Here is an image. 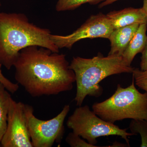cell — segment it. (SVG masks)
Returning a JSON list of instances; mask_svg holds the SVG:
<instances>
[{
  "mask_svg": "<svg viewBox=\"0 0 147 147\" xmlns=\"http://www.w3.org/2000/svg\"><path fill=\"white\" fill-rule=\"evenodd\" d=\"M147 24L139 25L137 31L129 43L123 54V57L129 65L131 66V63L135 56L142 53L147 41L146 32Z\"/></svg>",
  "mask_w": 147,
  "mask_h": 147,
  "instance_id": "obj_11",
  "label": "cell"
},
{
  "mask_svg": "<svg viewBox=\"0 0 147 147\" xmlns=\"http://www.w3.org/2000/svg\"><path fill=\"white\" fill-rule=\"evenodd\" d=\"M129 128L131 133L141 137L140 147H147V121L146 120L131 119Z\"/></svg>",
  "mask_w": 147,
  "mask_h": 147,
  "instance_id": "obj_14",
  "label": "cell"
},
{
  "mask_svg": "<svg viewBox=\"0 0 147 147\" xmlns=\"http://www.w3.org/2000/svg\"><path fill=\"white\" fill-rule=\"evenodd\" d=\"M1 3H0V6H1Z\"/></svg>",
  "mask_w": 147,
  "mask_h": 147,
  "instance_id": "obj_21",
  "label": "cell"
},
{
  "mask_svg": "<svg viewBox=\"0 0 147 147\" xmlns=\"http://www.w3.org/2000/svg\"><path fill=\"white\" fill-rule=\"evenodd\" d=\"M139 25L134 24L113 30L108 38L111 47L108 55L122 56Z\"/></svg>",
  "mask_w": 147,
  "mask_h": 147,
  "instance_id": "obj_10",
  "label": "cell"
},
{
  "mask_svg": "<svg viewBox=\"0 0 147 147\" xmlns=\"http://www.w3.org/2000/svg\"><path fill=\"white\" fill-rule=\"evenodd\" d=\"M11 96L0 83V143L7 127V115Z\"/></svg>",
  "mask_w": 147,
  "mask_h": 147,
  "instance_id": "obj_12",
  "label": "cell"
},
{
  "mask_svg": "<svg viewBox=\"0 0 147 147\" xmlns=\"http://www.w3.org/2000/svg\"><path fill=\"white\" fill-rule=\"evenodd\" d=\"M106 15L114 30L134 24H147V14L142 8L127 7L110 11Z\"/></svg>",
  "mask_w": 147,
  "mask_h": 147,
  "instance_id": "obj_9",
  "label": "cell"
},
{
  "mask_svg": "<svg viewBox=\"0 0 147 147\" xmlns=\"http://www.w3.org/2000/svg\"><path fill=\"white\" fill-rule=\"evenodd\" d=\"M51 31L30 23L24 13L0 12V63L9 70L20 51L32 45L55 53L59 49L50 38Z\"/></svg>",
  "mask_w": 147,
  "mask_h": 147,
  "instance_id": "obj_2",
  "label": "cell"
},
{
  "mask_svg": "<svg viewBox=\"0 0 147 147\" xmlns=\"http://www.w3.org/2000/svg\"><path fill=\"white\" fill-rule=\"evenodd\" d=\"M142 8L147 14V0H144L143 5Z\"/></svg>",
  "mask_w": 147,
  "mask_h": 147,
  "instance_id": "obj_20",
  "label": "cell"
},
{
  "mask_svg": "<svg viewBox=\"0 0 147 147\" xmlns=\"http://www.w3.org/2000/svg\"><path fill=\"white\" fill-rule=\"evenodd\" d=\"M13 66L17 84L32 97L69 91L76 81L66 55L45 47L32 45L22 49Z\"/></svg>",
  "mask_w": 147,
  "mask_h": 147,
  "instance_id": "obj_1",
  "label": "cell"
},
{
  "mask_svg": "<svg viewBox=\"0 0 147 147\" xmlns=\"http://www.w3.org/2000/svg\"><path fill=\"white\" fill-rule=\"evenodd\" d=\"M66 143L71 147H98L86 142L84 139L73 131L69 133L65 139Z\"/></svg>",
  "mask_w": 147,
  "mask_h": 147,
  "instance_id": "obj_15",
  "label": "cell"
},
{
  "mask_svg": "<svg viewBox=\"0 0 147 147\" xmlns=\"http://www.w3.org/2000/svg\"><path fill=\"white\" fill-rule=\"evenodd\" d=\"M118 1L119 0H106L105 1L99 4V5H98V8H102L106 6L110 5L113 4V3Z\"/></svg>",
  "mask_w": 147,
  "mask_h": 147,
  "instance_id": "obj_19",
  "label": "cell"
},
{
  "mask_svg": "<svg viewBox=\"0 0 147 147\" xmlns=\"http://www.w3.org/2000/svg\"><path fill=\"white\" fill-rule=\"evenodd\" d=\"M3 147H33L29 134L25 104L11 98L6 130L1 141Z\"/></svg>",
  "mask_w": 147,
  "mask_h": 147,
  "instance_id": "obj_8",
  "label": "cell"
},
{
  "mask_svg": "<svg viewBox=\"0 0 147 147\" xmlns=\"http://www.w3.org/2000/svg\"><path fill=\"white\" fill-rule=\"evenodd\" d=\"M69 110V105H65L55 117L42 120L34 115L32 106L25 104L28 128L33 146L51 147L55 143H61L65 132L64 122Z\"/></svg>",
  "mask_w": 147,
  "mask_h": 147,
  "instance_id": "obj_6",
  "label": "cell"
},
{
  "mask_svg": "<svg viewBox=\"0 0 147 147\" xmlns=\"http://www.w3.org/2000/svg\"><path fill=\"white\" fill-rule=\"evenodd\" d=\"M74 72L76 84L75 101L82 106L87 96L99 97L103 89L99 84L108 76L122 73H132L134 68L129 65L123 57L118 55L107 57L98 53L91 59L74 57L69 64Z\"/></svg>",
  "mask_w": 147,
  "mask_h": 147,
  "instance_id": "obj_3",
  "label": "cell"
},
{
  "mask_svg": "<svg viewBox=\"0 0 147 147\" xmlns=\"http://www.w3.org/2000/svg\"><path fill=\"white\" fill-rule=\"evenodd\" d=\"M132 74L135 85L147 92V71L134 68Z\"/></svg>",
  "mask_w": 147,
  "mask_h": 147,
  "instance_id": "obj_16",
  "label": "cell"
},
{
  "mask_svg": "<svg viewBox=\"0 0 147 147\" xmlns=\"http://www.w3.org/2000/svg\"><path fill=\"white\" fill-rule=\"evenodd\" d=\"M114 29L106 15L99 13L92 15L79 28L66 36L51 34L50 38L59 48L71 49L78 41L86 38L108 39Z\"/></svg>",
  "mask_w": 147,
  "mask_h": 147,
  "instance_id": "obj_7",
  "label": "cell"
},
{
  "mask_svg": "<svg viewBox=\"0 0 147 147\" xmlns=\"http://www.w3.org/2000/svg\"><path fill=\"white\" fill-rule=\"evenodd\" d=\"M1 65L0 63V83H1L5 87L6 89L11 93H15L19 88V85L17 83H12L3 75L1 69Z\"/></svg>",
  "mask_w": 147,
  "mask_h": 147,
  "instance_id": "obj_17",
  "label": "cell"
},
{
  "mask_svg": "<svg viewBox=\"0 0 147 147\" xmlns=\"http://www.w3.org/2000/svg\"><path fill=\"white\" fill-rule=\"evenodd\" d=\"M142 53L140 69L142 71H147V41Z\"/></svg>",
  "mask_w": 147,
  "mask_h": 147,
  "instance_id": "obj_18",
  "label": "cell"
},
{
  "mask_svg": "<svg viewBox=\"0 0 147 147\" xmlns=\"http://www.w3.org/2000/svg\"><path fill=\"white\" fill-rule=\"evenodd\" d=\"M66 124L73 132L94 146L97 144L98 137L117 136L125 140L130 147L128 137L137 135L127 132V129H121L100 118L87 105L78 106L69 117Z\"/></svg>",
  "mask_w": 147,
  "mask_h": 147,
  "instance_id": "obj_5",
  "label": "cell"
},
{
  "mask_svg": "<svg viewBox=\"0 0 147 147\" xmlns=\"http://www.w3.org/2000/svg\"><path fill=\"white\" fill-rule=\"evenodd\" d=\"M105 1L106 0H58L56 5V9L58 12L73 10L84 4L94 5Z\"/></svg>",
  "mask_w": 147,
  "mask_h": 147,
  "instance_id": "obj_13",
  "label": "cell"
},
{
  "mask_svg": "<svg viewBox=\"0 0 147 147\" xmlns=\"http://www.w3.org/2000/svg\"><path fill=\"white\" fill-rule=\"evenodd\" d=\"M92 109L100 118L111 123L125 119L147 121V92H140L132 78L130 86L123 88L118 84L112 96L94 102Z\"/></svg>",
  "mask_w": 147,
  "mask_h": 147,
  "instance_id": "obj_4",
  "label": "cell"
}]
</instances>
